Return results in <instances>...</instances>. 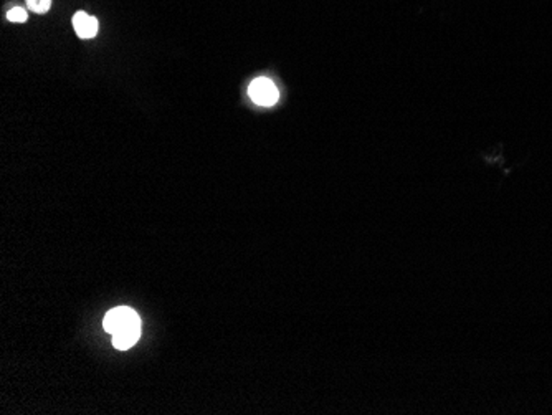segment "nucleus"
I'll list each match as a JSON object with an SVG mask.
<instances>
[{
  "label": "nucleus",
  "mask_w": 552,
  "mask_h": 415,
  "mask_svg": "<svg viewBox=\"0 0 552 415\" xmlns=\"http://www.w3.org/2000/svg\"><path fill=\"white\" fill-rule=\"evenodd\" d=\"M139 336H141V326L123 329V331H118L113 335V346L120 351H126L136 345L137 340H139Z\"/></svg>",
  "instance_id": "4"
},
{
  "label": "nucleus",
  "mask_w": 552,
  "mask_h": 415,
  "mask_svg": "<svg viewBox=\"0 0 552 415\" xmlns=\"http://www.w3.org/2000/svg\"><path fill=\"white\" fill-rule=\"evenodd\" d=\"M28 8L35 13H46L51 7V0H25Z\"/></svg>",
  "instance_id": "5"
},
{
  "label": "nucleus",
  "mask_w": 552,
  "mask_h": 415,
  "mask_svg": "<svg viewBox=\"0 0 552 415\" xmlns=\"http://www.w3.org/2000/svg\"><path fill=\"white\" fill-rule=\"evenodd\" d=\"M103 326L109 335H114V333L123 331V329L141 326V318L137 316V313L132 311L131 308L118 306L111 309V311H108L106 316H104Z\"/></svg>",
  "instance_id": "1"
},
{
  "label": "nucleus",
  "mask_w": 552,
  "mask_h": 415,
  "mask_svg": "<svg viewBox=\"0 0 552 415\" xmlns=\"http://www.w3.org/2000/svg\"><path fill=\"white\" fill-rule=\"evenodd\" d=\"M249 94L251 101L258 106H273L278 101L280 92L276 85L268 78H256L249 87Z\"/></svg>",
  "instance_id": "2"
},
{
  "label": "nucleus",
  "mask_w": 552,
  "mask_h": 415,
  "mask_svg": "<svg viewBox=\"0 0 552 415\" xmlns=\"http://www.w3.org/2000/svg\"><path fill=\"white\" fill-rule=\"evenodd\" d=\"M7 18H8V22L22 23V22H27L28 13H27L25 8H22V7H13V8H11V11L7 12Z\"/></svg>",
  "instance_id": "6"
},
{
  "label": "nucleus",
  "mask_w": 552,
  "mask_h": 415,
  "mask_svg": "<svg viewBox=\"0 0 552 415\" xmlns=\"http://www.w3.org/2000/svg\"><path fill=\"white\" fill-rule=\"evenodd\" d=\"M73 28L76 35L83 40H88V38L96 37L99 23L96 18L87 12H76L73 16Z\"/></svg>",
  "instance_id": "3"
}]
</instances>
